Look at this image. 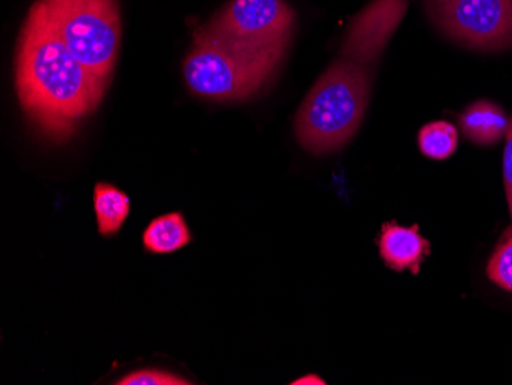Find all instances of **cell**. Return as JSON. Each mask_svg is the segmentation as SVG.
I'll list each match as a JSON object with an SVG mask.
<instances>
[{"label": "cell", "instance_id": "cell-1", "mask_svg": "<svg viewBox=\"0 0 512 385\" xmlns=\"http://www.w3.org/2000/svg\"><path fill=\"white\" fill-rule=\"evenodd\" d=\"M109 79L89 70L33 5L20 34L16 86L20 105L40 134L65 142L99 108Z\"/></svg>", "mask_w": 512, "mask_h": 385}, {"label": "cell", "instance_id": "cell-2", "mask_svg": "<svg viewBox=\"0 0 512 385\" xmlns=\"http://www.w3.org/2000/svg\"><path fill=\"white\" fill-rule=\"evenodd\" d=\"M371 91L368 68L341 59L315 83L295 117V134L304 151L327 155L355 137Z\"/></svg>", "mask_w": 512, "mask_h": 385}, {"label": "cell", "instance_id": "cell-3", "mask_svg": "<svg viewBox=\"0 0 512 385\" xmlns=\"http://www.w3.org/2000/svg\"><path fill=\"white\" fill-rule=\"evenodd\" d=\"M287 48H260L198 28L184 62L192 93L215 102H241L264 88L278 70Z\"/></svg>", "mask_w": 512, "mask_h": 385}, {"label": "cell", "instance_id": "cell-4", "mask_svg": "<svg viewBox=\"0 0 512 385\" xmlns=\"http://www.w3.org/2000/svg\"><path fill=\"white\" fill-rule=\"evenodd\" d=\"M46 22L89 70L109 79L119 56L117 0H37Z\"/></svg>", "mask_w": 512, "mask_h": 385}, {"label": "cell", "instance_id": "cell-5", "mask_svg": "<svg viewBox=\"0 0 512 385\" xmlns=\"http://www.w3.org/2000/svg\"><path fill=\"white\" fill-rule=\"evenodd\" d=\"M425 10L460 47L482 53L512 47V0H425Z\"/></svg>", "mask_w": 512, "mask_h": 385}, {"label": "cell", "instance_id": "cell-6", "mask_svg": "<svg viewBox=\"0 0 512 385\" xmlns=\"http://www.w3.org/2000/svg\"><path fill=\"white\" fill-rule=\"evenodd\" d=\"M207 28L252 47L287 48L295 28V11L286 0H232Z\"/></svg>", "mask_w": 512, "mask_h": 385}, {"label": "cell", "instance_id": "cell-7", "mask_svg": "<svg viewBox=\"0 0 512 385\" xmlns=\"http://www.w3.org/2000/svg\"><path fill=\"white\" fill-rule=\"evenodd\" d=\"M408 10V0H371L345 34L342 59L370 68L387 48Z\"/></svg>", "mask_w": 512, "mask_h": 385}, {"label": "cell", "instance_id": "cell-8", "mask_svg": "<svg viewBox=\"0 0 512 385\" xmlns=\"http://www.w3.org/2000/svg\"><path fill=\"white\" fill-rule=\"evenodd\" d=\"M430 252V241L419 232L417 224L405 228L396 221H388L382 226L379 254L394 272L408 269L411 274H417Z\"/></svg>", "mask_w": 512, "mask_h": 385}, {"label": "cell", "instance_id": "cell-9", "mask_svg": "<svg viewBox=\"0 0 512 385\" xmlns=\"http://www.w3.org/2000/svg\"><path fill=\"white\" fill-rule=\"evenodd\" d=\"M460 129L470 142L480 146L499 143L508 132L505 111L494 103L479 100L468 106L459 117Z\"/></svg>", "mask_w": 512, "mask_h": 385}, {"label": "cell", "instance_id": "cell-10", "mask_svg": "<svg viewBox=\"0 0 512 385\" xmlns=\"http://www.w3.org/2000/svg\"><path fill=\"white\" fill-rule=\"evenodd\" d=\"M191 241V231L180 212L155 218L143 232V246L151 254H172L188 246Z\"/></svg>", "mask_w": 512, "mask_h": 385}, {"label": "cell", "instance_id": "cell-11", "mask_svg": "<svg viewBox=\"0 0 512 385\" xmlns=\"http://www.w3.org/2000/svg\"><path fill=\"white\" fill-rule=\"evenodd\" d=\"M94 211L99 234L103 237H114L128 220L131 200L125 192L114 185L97 183L94 188Z\"/></svg>", "mask_w": 512, "mask_h": 385}, {"label": "cell", "instance_id": "cell-12", "mask_svg": "<svg viewBox=\"0 0 512 385\" xmlns=\"http://www.w3.org/2000/svg\"><path fill=\"white\" fill-rule=\"evenodd\" d=\"M422 154L431 160H447L456 152L459 135L454 125L448 122H431L417 135Z\"/></svg>", "mask_w": 512, "mask_h": 385}, {"label": "cell", "instance_id": "cell-13", "mask_svg": "<svg viewBox=\"0 0 512 385\" xmlns=\"http://www.w3.org/2000/svg\"><path fill=\"white\" fill-rule=\"evenodd\" d=\"M486 274L500 289L512 292V232L506 234L502 243L491 255Z\"/></svg>", "mask_w": 512, "mask_h": 385}, {"label": "cell", "instance_id": "cell-14", "mask_svg": "<svg viewBox=\"0 0 512 385\" xmlns=\"http://www.w3.org/2000/svg\"><path fill=\"white\" fill-rule=\"evenodd\" d=\"M120 385H189L188 379L180 378L174 373L165 372V370H137L129 373L125 378L115 382Z\"/></svg>", "mask_w": 512, "mask_h": 385}, {"label": "cell", "instance_id": "cell-15", "mask_svg": "<svg viewBox=\"0 0 512 385\" xmlns=\"http://www.w3.org/2000/svg\"><path fill=\"white\" fill-rule=\"evenodd\" d=\"M505 154H503V180H505L506 200L512 221V117L506 132Z\"/></svg>", "mask_w": 512, "mask_h": 385}, {"label": "cell", "instance_id": "cell-16", "mask_svg": "<svg viewBox=\"0 0 512 385\" xmlns=\"http://www.w3.org/2000/svg\"><path fill=\"white\" fill-rule=\"evenodd\" d=\"M312 381H319L322 382V384H325L322 379H319L318 376H310V378H302L298 379V381L293 382V384H315V382Z\"/></svg>", "mask_w": 512, "mask_h": 385}]
</instances>
